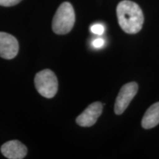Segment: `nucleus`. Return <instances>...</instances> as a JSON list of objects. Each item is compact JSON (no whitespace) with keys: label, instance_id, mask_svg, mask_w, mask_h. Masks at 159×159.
Masks as SVG:
<instances>
[{"label":"nucleus","instance_id":"1","mask_svg":"<svg viewBox=\"0 0 159 159\" xmlns=\"http://www.w3.org/2000/svg\"><path fill=\"white\" fill-rule=\"evenodd\" d=\"M118 22L125 33L136 34L142 28L144 14L139 5L129 0L120 2L116 7Z\"/></svg>","mask_w":159,"mask_h":159},{"label":"nucleus","instance_id":"2","mask_svg":"<svg viewBox=\"0 0 159 159\" xmlns=\"http://www.w3.org/2000/svg\"><path fill=\"white\" fill-rule=\"evenodd\" d=\"M75 13L72 5L69 2H63L59 6L52 19V30L57 35L69 33L74 27Z\"/></svg>","mask_w":159,"mask_h":159},{"label":"nucleus","instance_id":"3","mask_svg":"<svg viewBox=\"0 0 159 159\" xmlns=\"http://www.w3.org/2000/svg\"><path fill=\"white\" fill-rule=\"evenodd\" d=\"M34 82L38 92L43 97L52 98L57 94L58 82L56 75L50 69H44L38 72Z\"/></svg>","mask_w":159,"mask_h":159},{"label":"nucleus","instance_id":"4","mask_svg":"<svg viewBox=\"0 0 159 159\" xmlns=\"http://www.w3.org/2000/svg\"><path fill=\"white\" fill-rule=\"evenodd\" d=\"M138 84L135 82L128 83L123 85L115 101L114 111L117 115L122 114L128 107L138 91Z\"/></svg>","mask_w":159,"mask_h":159},{"label":"nucleus","instance_id":"5","mask_svg":"<svg viewBox=\"0 0 159 159\" xmlns=\"http://www.w3.org/2000/svg\"><path fill=\"white\" fill-rule=\"evenodd\" d=\"M19 49V42L13 35L0 32V57L7 60L14 58Z\"/></svg>","mask_w":159,"mask_h":159},{"label":"nucleus","instance_id":"6","mask_svg":"<svg viewBox=\"0 0 159 159\" xmlns=\"http://www.w3.org/2000/svg\"><path fill=\"white\" fill-rule=\"evenodd\" d=\"M102 112V103L99 102H93L77 117L76 122L81 127H91L96 123Z\"/></svg>","mask_w":159,"mask_h":159},{"label":"nucleus","instance_id":"7","mask_svg":"<svg viewBox=\"0 0 159 159\" xmlns=\"http://www.w3.org/2000/svg\"><path fill=\"white\" fill-rule=\"evenodd\" d=\"M1 152L5 158L9 159H22L27 156V148L18 140H12L1 147Z\"/></svg>","mask_w":159,"mask_h":159},{"label":"nucleus","instance_id":"8","mask_svg":"<svg viewBox=\"0 0 159 159\" xmlns=\"http://www.w3.org/2000/svg\"><path fill=\"white\" fill-rule=\"evenodd\" d=\"M158 124L159 102L154 103L147 110L142 121V125L144 129L153 128Z\"/></svg>","mask_w":159,"mask_h":159},{"label":"nucleus","instance_id":"9","mask_svg":"<svg viewBox=\"0 0 159 159\" xmlns=\"http://www.w3.org/2000/svg\"><path fill=\"white\" fill-rule=\"evenodd\" d=\"M91 31L94 34L96 35H102L104 33L105 27L104 26L101 24H95L91 27Z\"/></svg>","mask_w":159,"mask_h":159},{"label":"nucleus","instance_id":"10","mask_svg":"<svg viewBox=\"0 0 159 159\" xmlns=\"http://www.w3.org/2000/svg\"><path fill=\"white\" fill-rule=\"evenodd\" d=\"M21 0H0V5L4 7H11L19 4Z\"/></svg>","mask_w":159,"mask_h":159},{"label":"nucleus","instance_id":"11","mask_svg":"<svg viewBox=\"0 0 159 159\" xmlns=\"http://www.w3.org/2000/svg\"><path fill=\"white\" fill-rule=\"evenodd\" d=\"M91 44H92V46L94 47V48L99 49V48H101V47H102L103 46H104L105 40L102 39H94V41H92V43H91Z\"/></svg>","mask_w":159,"mask_h":159}]
</instances>
